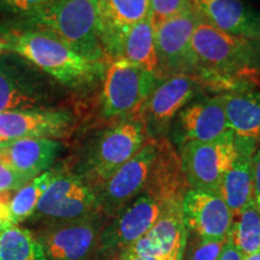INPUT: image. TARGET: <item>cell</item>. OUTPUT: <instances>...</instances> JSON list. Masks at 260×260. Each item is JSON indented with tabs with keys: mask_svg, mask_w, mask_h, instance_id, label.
<instances>
[{
	"mask_svg": "<svg viewBox=\"0 0 260 260\" xmlns=\"http://www.w3.org/2000/svg\"><path fill=\"white\" fill-rule=\"evenodd\" d=\"M9 142L10 141H6V140H3L2 138H0V152H2L3 149H4L6 146L9 145Z\"/></svg>",
	"mask_w": 260,
	"mask_h": 260,
	"instance_id": "74e56055",
	"label": "cell"
},
{
	"mask_svg": "<svg viewBox=\"0 0 260 260\" xmlns=\"http://www.w3.org/2000/svg\"><path fill=\"white\" fill-rule=\"evenodd\" d=\"M160 81L122 58L109 60L103 79L102 115L116 121L138 115Z\"/></svg>",
	"mask_w": 260,
	"mask_h": 260,
	"instance_id": "5b68a950",
	"label": "cell"
},
{
	"mask_svg": "<svg viewBox=\"0 0 260 260\" xmlns=\"http://www.w3.org/2000/svg\"><path fill=\"white\" fill-rule=\"evenodd\" d=\"M106 222L95 211L83 218L41 224L32 232L46 260H95Z\"/></svg>",
	"mask_w": 260,
	"mask_h": 260,
	"instance_id": "52a82bcc",
	"label": "cell"
},
{
	"mask_svg": "<svg viewBox=\"0 0 260 260\" xmlns=\"http://www.w3.org/2000/svg\"><path fill=\"white\" fill-rule=\"evenodd\" d=\"M243 260H260V251L248 255H243Z\"/></svg>",
	"mask_w": 260,
	"mask_h": 260,
	"instance_id": "8d00e7d4",
	"label": "cell"
},
{
	"mask_svg": "<svg viewBox=\"0 0 260 260\" xmlns=\"http://www.w3.org/2000/svg\"><path fill=\"white\" fill-rule=\"evenodd\" d=\"M148 139L141 113L118 119L89 142L74 172L98 191L113 172L144 147Z\"/></svg>",
	"mask_w": 260,
	"mask_h": 260,
	"instance_id": "277c9868",
	"label": "cell"
},
{
	"mask_svg": "<svg viewBox=\"0 0 260 260\" xmlns=\"http://www.w3.org/2000/svg\"><path fill=\"white\" fill-rule=\"evenodd\" d=\"M15 24L51 32L87 59L107 63L100 42L98 0H54L37 17Z\"/></svg>",
	"mask_w": 260,
	"mask_h": 260,
	"instance_id": "3957f363",
	"label": "cell"
},
{
	"mask_svg": "<svg viewBox=\"0 0 260 260\" xmlns=\"http://www.w3.org/2000/svg\"><path fill=\"white\" fill-rule=\"evenodd\" d=\"M187 242L182 203L164 207L153 226L126 251L164 260H181Z\"/></svg>",
	"mask_w": 260,
	"mask_h": 260,
	"instance_id": "2e32d148",
	"label": "cell"
},
{
	"mask_svg": "<svg viewBox=\"0 0 260 260\" xmlns=\"http://www.w3.org/2000/svg\"><path fill=\"white\" fill-rule=\"evenodd\" d=\"M190 2L191 0H151L149 18L153 28H158L164 22L181 14L190 5Z\"/></svg>",
	"mask_w": 260,
	"mask_h": 260,
	"instance_id": "f546056e",
	"label": "cell"
},
{
	"mask_svg": "<svg viewBox=\"0 0 260 260\" xmlns=\"http://www.w3.org/2000/svg\"><path fill=\"white\" fill-rule=\"evenodd\" d=\"M74 117L63 109L17 110L0 113V138L6 141L19 139H59L68 134Z\"/></svg>",
	"mask_w": 260,
	"mask_h": 260,
	"instance_id": "5bb4252c",
	"label": "cell"
},
{
	"mask_svg": "<svg viewBox=\"0 0 260 260\" xmlns=\"http://www.w3.org/2000/svg\"><path fill=\"white\" fill-rule=\"evenodd\" d=\"M201 21L226 34L253 40L260 28V12L242 0H191Z\"/></svg>",
	"mask_w": 260,
	"mask_h": 260,
	"instance_id": "ffe728a7",
	"label": "cell"
},
{
	"mask_svg": "<svg viewBox=\"0 0 260 260\" xmlns=\"http://www.w3.org/2000/svg\"><path fill=\"white\" fill-rule=\"evenodd\" d=\"M157 153V141L148 139L140 151L105 181L96 191L98 211L111 219L123 207L144 193Z\"/></svg>",
	"mask_w": 260,
	"mask_h": 260,
	"instance_id": "8fae6325",
	"label": "cell"
},
{
	"mask_svg": "<svg viewBox=\"0 0 260 260\" xmlns=\"http://www.w3.org/2000/svg\"><path fill=\"white\" fill-rule=\"evenodd\" d=\"M252 44H253V46H254L256 57H258L259 63H260V28H259L258 32H256L255 38L252 40Z\"/></svg>",
	"mask_w": 260,
	"mask_h": 260,
	"instance_id": "d590c367",
	"label": "cell"
},
{
	"mask_svg": "<svg viewBox=\"0 0 260 260\" xmlns=\"http://www.w3.org/2000/svg\"><path fill=\"white\" fill-rule=\"evenodd\" d=\"M60 151L61 144L54 139H19L0 152V160L30 181L50 170Z\"/></svg>",
	"mask_w": 260,
	"mask_h": 260,
	"instance_id": "44dd1931",
	"label": "cell"
},
{
	"mask_svg": "<svg viewBox=\"0 0 260 260\" xmlns=\"http://www.w3.org/2000/svg\"><path fill=\"white\" fill-rule=\"evenodd\" d=\"M98 8L100 42L106 59H119L126 32L149 17L151 0H98Z\"/></svg>",
	"mask_w": 260,
	"mask_h": 260,
	"instance_id": "e0dca14e",
	"label": "cell"
},
{
	"mask_svg": "<svg viewBox=\"0 0 260 260\" xmlns=\"http://www.w3.org/2000/svg\"><path fill=\"white\" fill-rule=\"evenodd\" d=\"M253 154L237 151V158L220 181L217 195L222 199L233 216L253 201Z\"/></svg>",
	"mask_w": 260,
	"mask_h": 260,
	"instance_id": "603a6c76",
	"label": "cell"
},
{
	"mask_svg": "<svg viewBox=\"0 0 260 260\" xmlns=\"http://www.w3.org/2000/svg\"><path fill=\"white\" fill-rule=\"evenodd\" d=\"M28 182L29 180H27L24 176H22L14 169L10 168L8 164L0 160V193L8 190H18L19 188L23 187Z\"/></svg>",
	"mask_w": 260,
	"mask_h": 260,
	"instance_id": "4dcf8cb0",
	"label": "cell"
},
{
	"mask_svg": "<svg viewBox=\"0 0 260 260\" xmlns=\"http://www.w3.org/2000/svg\"><path fill=\"white\" fill-rule=\"evenodd\" d=\"M182 213L188 233L205 240H226L233 213L217 194L189 189L182 200Z\"/></svg>",
	"mask_w": 260,
	"mask_h": 260,
	"instance_id": "9a60e30c",
	"label": "cell"
},
{
	"mask_svg": "<svg viewBox=\"0 0 260 260\" xmlns=\"http://www.w3.org/2000/svg\"><path fill=\"white\" fill-rule=\"evenodd\" d=\"M226 240H205L187 232V242L183 256L186 260H218Z\"/></svg>",
	"mask_w": 260,
	"mask_h": 260,
	"instance_id": "f1b7e54d",
	"label": "cell"
},
{
	"mask_svg": "<svg viewBox=\"0 0 260 260\" xmlns=\"http://www.w3.org/2000/svg\"><path fill=\"white\" fill-rule=\"evenodd\" d=\"M218 260H243V254L230 242H225Z\"/></svg>",
	"mask_w": 260,
	"mask_h": 260,
	"instance_id": "836d02e7",
	"label": "cell"
},
{
	"mask_svg": "<svg viewBox=\"0 0 260 260\" xmlns=\"http://www.w3.org/2000/svg\"><path fill=\"white\" fill-rule=\"evenodd\" d=\"M0 260H46L32 230L12 225L0 232Z\"/></svg>",
	"mask_w": 260,
	"mask_h": 260,
	"instance_id": "484cf974",
	"label": "cell"
},
{
	"mask_svg": "<svg viewBox=\"0 0 260 260\" xmlns=\"http://www.w3.org/2000/svg\"><path fill=\"white\" fill-rule=\"evenodd\" d=\"M113 260H164V259L154 258V256H148V255H140V254H135V253H132L129 251H125Z\"/></svg>",
	"mask_w": 260,
	"mask_h": 260,
	"instance_id": "e575fe53",
	"label": "cell"
},
{
	"mask_svg": "<svg viewBox=\"0 0 260 260\" xmlns=\"http://www.w3.org/2000/svg\"><path fill=\"white\" fill-rule=\"evenodd\" d=\"M229 132L222 96L195 99L183 107L170 128L174 145L184 142H209Z\"/></svg>",
	"mask_w": 260,
	"mask_h": 260,
	"instance_id": "4fadbf2b",
	"label": "cell"
},
{
	"mask_svg": "<svg viewBox=\"0 0 260 260\" xmlns=\"http://www.w3.org/2000/svg\"><path fill=\"white\" fill-rule=\"evenodd\" d=\"M5 51L23 58L70 89H90L103 82L106 63L75 52L56 35L32 28H16L3 35Z\"/></svg>",
	"mask_w": 260,
	"mask_h": 260,
	"instance_id": "6da1fadb",
	"label": "cell"
},
{
	"mask_svg": "<svg viewBox=\"0 0 260 260\" xmlns=\"http://www.w3.org/2000/svg\"><path fill=\"white\" fill-rule=\"evenodd\" d=\"M252 177H253V201L260 210V144L252 157Z\"/></svg>",
	"mask_w": 260,
	"mask_h": 260,
	"instance_id": "d6a6232c",
	"label": "cell"
},
{
	"mask_svg": "<svg viewBox=\"0 0 260 260\" xmlns=\"http://www.w3.org/2000/svg\"><path fill=\"white\" fill-rule=\"evenodd\" d=\"M14 197V191H2L0 193V232L14 225L10 212V201Z\"/></svg>",
	"mask_w": 260,
	"mask_h": 260,
	"instance_id": "1f68e13d",
	"label": "cell"
},
{
	"mask_svg": "<svg viewBox=\"0 0 260 260\" xmlns=\"http://www.w3.org/2000/svg\"><path fill=\"white\" fill-rule=\"evenodd\" d=\"M165 206L145 191L140 194L107 220L100 235L95 260H113L125 252L153 226Z\"/></svg>",
	"mask_w": 260,
	"mask_h": 260,
	"instance_id": "9c48e42d",
	"label": "cell"
},
{
	"mask_svg": "<svg viewBox=\"0 0 260 260\" xmlns=\"http://www.w3.org/2000/svg\"><path fill=\"white\" fill-rule=\"evenodd\" d=\"M121 58L149 71L159 80H162L155 51L154 28L151 18H146L129 29L122 44Z\"/></svg>",
	"mask_w": 260,
	"mask_h": 260,
	"instance_id": "cb8c5ba5",
	"label": "cell"
},
{
	"mask_svg": "<svg viewBox=\"0 0 260 260\" xmlns=\"http://www.w3.org/2000/svg\"><path fill=\"white\" fill-rule=\"evenodd\" d=\"M243 255L260 251V210L254 201L233 216V223L226 239Z\"/></svg>",
	"mask_w": 260,
	"mask_h": 260,
	"instance_id": "d4e9b609",
	"label": "cell"
},
{
	"mask_svg": "<svg viewBox=\"0 0 260 260\" xmlns=\"http://www.w3.org/2000/svg\"><path fill=\"white\" fill-rule=\"evenodd\" d=\"M199 21V15L189 5L154 29L155 51L162 80L177 74L191 75L190 41Z\"/></svg>",
	"mask_w": 260,
	"mask_h": 260,
	"instance_id": "7c38bea8",
	"label": "cell"
},
{
	"mask_svg": "<svg viewBox=\"0 0 260 260\" xmlns=\"http://www.w3.org/2000/svg\"><path fill=\"white\" fill-rule=\"evenodd\" d=\"M155 141L157 153L144 191L164 205L182 203L190 188L182 169L180 153L168 138L158 139Z\"/></svg>",
	"mask_w": 260,
	"mask_h": 260,
	"instance_id": "d6986e66",
	"label": "cell"
},
{
	"mask_svg": "<svg viewBox=\"0 0 260 260\" xmlns=\"http://www.w3.org/2000/svg\"><path fill=\"white\" fill-rule=\"evenodd\" d=\"M96 190L74 171L56 170L30 217L37 225L79 219L98 211Z\"/></svg>",
	"mask_w": 260,
	"mask_h": 260,
	"instance_id": "8992f818",
	"label": "cell"
},
{
	"mask_svg": "<svg viewBox=\"0 0 260 260\" xmlns=\"http://www.w3.org/2000/svg\"><path fill=\"white\" fill-rule=\"evenodd\" d=\"M190 58L191 75L205 84L226 81L234 90L251 87L235 79L255 74L260 67L251 40L226 34L201 19L191 35Z\"/></svg>",
	"mask_w": 260,
	"mask_h": 260,
	"instance_id": "7a4b0ae2",
	"label": "cell"
},
{
	"mask_svg": "<svg viewBox=\"0 0 260 260\" xmlns=\"http://www.w3.org/2000/svg\"><path fill=\"white\" fill-rule=\"evenodd\" d=\"M203 84L190 74L172 75L157 84L140 112L149 139L167 138L178 112L199 95Z\"/></svg>",
	"mask_w": 260,
	"mask_h": 260,
	"instance_id": "30bf717a",
	"label": "cell"
},
{
	"mask_svg": "<svg viewBox=\"0 0 260 260\" xmlns=\"http://www.w3.org/2000/svg\"><path fill=\"white\" fill-rule=\"evenodd\" d=\"M182 169L190 189L217 194L224 174L237 158L233 133L209 142L189 141L178 147Z\"/></svg>",
	"mask_w": 260,
	"mask_h": 260,
	"instance_id": "ba28073f",
	"label": "cell"
},
{
	"mask_svg": "<svg viewBox=\"0 0 260 260\" xmlns=\"http://www.w3.org/2000/svg\"><path fill=\"white\" fill-rule=\"evenodd\" d=\"M54 0H0V14L12 16L16 22L37 17L51 6Z\"/></svg>",
	"mask_w": 260,
	"mask_h": 260,
	"instance_id": "83f0119b",
	"label": "cell"
},
{
	"mask_svg": "<svg viewBox=\"0 0 260 260\" xmlns=\"http://www.w3.org/2000/svg\"><path fill=\"white\" fill-rule=\"evenodd\" d=\"M56 170H48L42 172L35 178H32L16 191L10 201V212H11V220L16 224H19L30 218L37 209L39 200L54 176Z\"/></svg>",
	"mask_w": 260,
	"mask_h": 260,
	"instance_id": "4316f807",
	"label": "cell"
},
{
	"mask_svg": "<svg viewBox=\"0 0 260 260\" xmlns=\"http://www.w3.org/2000/svg\"><path fill=\"white\" fill-rule=\"evenodd\" d=\"M220 96L237 151L254 154L260 144V92L245 87L222 93Z\"/></svg>",
	"mask_w": 260,
	"mask_h": 260,
	"instance_id": "ac0fdd59",
	"label": "cell"
},
{
	"mask_svg": "<svg viewBox=\"0 0 260 260\" xmlns=\"http://www.w3.org/2000/svg\"><path fill=\"white\" fill-rule=\"evenodd\" d=\"M3 51H5V46H4V42L0 40V58H2Z\"/></svg>",
	"mask_w": 260,
	"mask_h": 260,
	"instance_id": "f35d334b",
	"label": "cell"
},
{
	"mask_svg": "<svg viewBox=\"0 0 260 260\" xmlns=\"http://www.w3.org/2000/svg\"><path fill=\"white\" fill-rule=\"evenodd\" d=\"M44 94L29 68L9 60L0 65V113L39 107Z\"/></svg>",
	"mask_w": 260,
	"mask_h": 260,
	"instance_id": "7402d4cb",
	"label": "cell"
},
{
	"mask_svg": "<svg viewBox=\"0 0 260 260\" xmlns=\"http://www.w3.org/2000/svg\"><path fill=\"white\" fill-rule=\"evenodd\" d=\"M181 260H186V258H184V256H182V259Z\"/></svg>",
	"mask_w": 260,
	"mask_h": 260,
	"instance_id": "ab89813d",
	"label": "cell"
}]
</instances>
